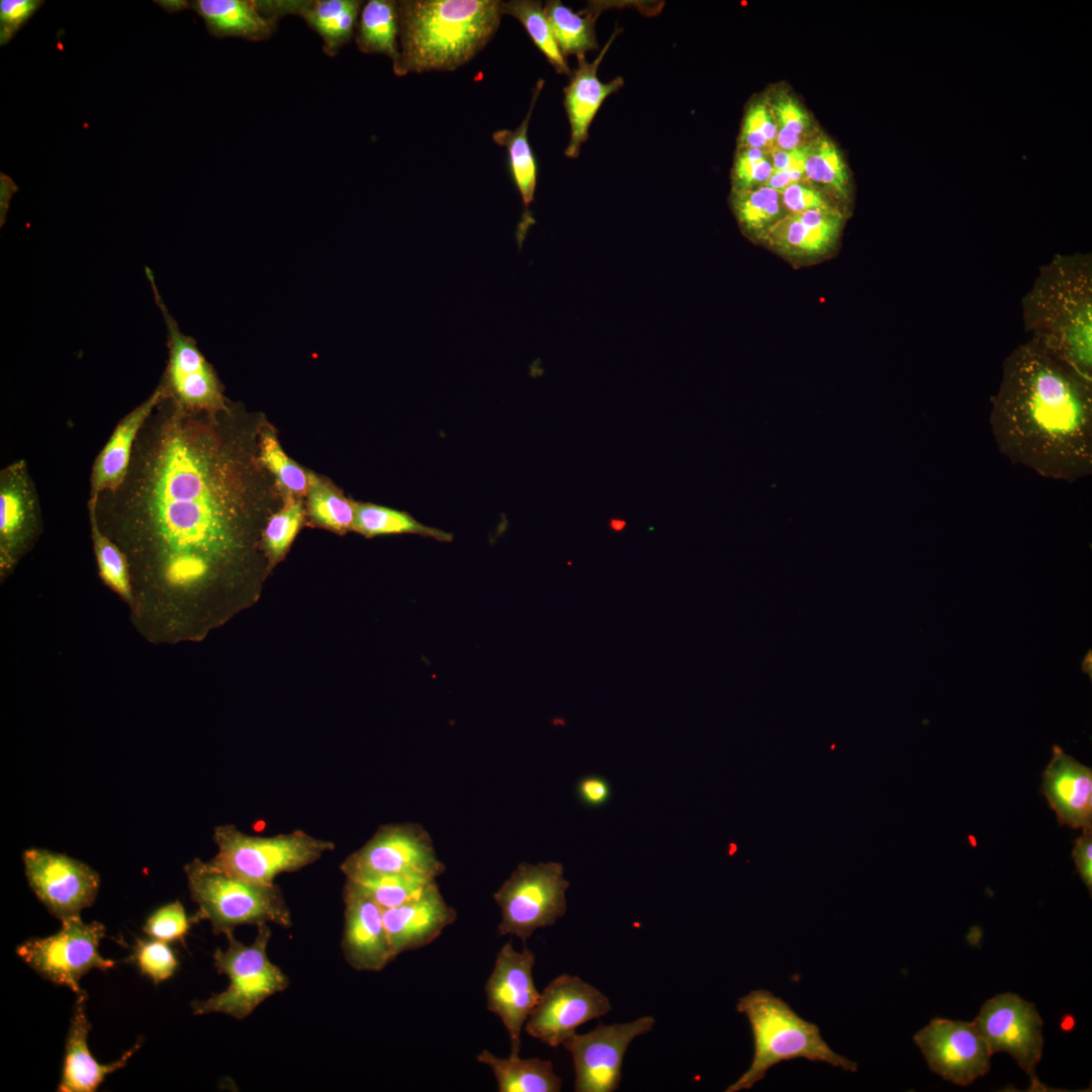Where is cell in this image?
I'll return each instance as SVG.
<instances>
[{
    "label": "cell",
    "instance_id": "1",
    "mask_svg": "<svg viewBox=\"0 0 1092 1092\" xmlns=\"http://www.w3.org/2000/svg\"><path fill=\"white\" fill-rule=\"evenodd\" d=\"M218 414L164 397L138 435L121 485L88 502L127 560L130 622L152 644L187 634L188 610L226 577L243 546L247 489Z\"/></svg>",
    "mask_w": 1092,
    "mask_h": 1092
},
{
    "label": "cell",
    "instance_id": "2",
    "mask_svg": "<svg viewBox=\"0 0 1092 1092\" xmlns=\"http://www.w3.org/2000/svg\"><path fill=\"white\" fill-rule=\"evenodd\" d=\"M991 401L992 435L1011 463L1068 483L1091 474V380L1029 338L1005 358Z\"/></svg>",
    "mask_w": 1092,
    "mask_h": 1092
},
{
    "label": "cell",
    "instance_id": "3",
    "mask_svg": "<svg viewBox=\"0 0 1092 1092\" xmlns=\"http://www.w3.org/2000/svg\"><path fill=\"white\" fill-rule=\"evenodd\" d=\"M1024 330L1043 349L1092 381V256L1055 255L1021 298Z\"/></svg>",
    "mask_w": 1092,
    "mask_h": 1092
},
{
    "label": "cell",
    "instance_id": "4",
    "mask_svg": "<svg viewBox=\"0 0 1092 1092\" xmlns=\"http://www.w3.org/2000/svg\"><path fill=\"white\" fill-rule=\"evenodd\" d=\"M499 0L397 1V76L453 71L479 53L495 34L503 16Z\"/></svg>",
    "mask_w": 1092,
    "mask_h": 1092
},
{
    "label": "cell",
    "instance_id": "5",
    "mask_svg": "<svg viewBox=\"0 0 1092 1092\" xmlns=\"http://www.w3.org/2000/svg\"><path fill=\"white\" fill-rule=\"evenodd\" d=\"M736 1009L750 1024L753 1057L749 1068L725 1092L751 1089L766 1072L784 1061L803 1058L855 1072V1062L835 1053L819 1027L798 1015L782 998L767 990H753L738 999Z\"/></svg>",
    "mask_w": 1092,
    "mask_h": 1092
},
{
    "label": "cell",
    "instance_id": "6",
    "mask_svg": "<svg viewBox=\"0 0 1092 1092\" xmlns=\"http://www.w3.org/2000/svg\"><path fill=\"white\" fill-rule=\"evenodd\" d=\"M184 870L190 896L198 906L194 918L208 920L215 935H228L244 924L291 925L288 907L276 885L245 882L198 858Z\"/></svg>",
    "mask_w": 1092,
    "mask_h": 1092
},
{
    "label": "cell",
    "instance_id": "7",
    "mask_svg": "<svg viewBox=\"0 0 1092 1092\" xmlns=\"http://www.w3.org/2000/svg\"><path fill=\"white\" fill-rule=\"evenodd\" d=\"M213 837L218 851L208 863L259 886H273L278 875L309 866L334 848L333 842L300 830L260 837L246 834L234 825H222L214 829Z\"/></svg>",
    "mask_w": 1092,
    "mask_h": 1092
},
{
    "label": "cell",
    "instance_id": "8",
    "mask_svg": "<svg viewBox=\"0 0 1092 1092\" xmlns=\"http://www.w3.org/2000/svg\"><path fill=\"white\" fill-rule=\"evenodd\" d=\"M270 934L267 924L258 925L257 936L250 945L237 940L234 932L225 935L228 948L217 947L213 961L216 971L228 976L229 987L207 999L193 1001V1014L222 1013L244 1019L267 998L288 987L287 976L268 958Z\"/></svg>",
    "mask_w": 1092,
    "mask_h": 1092
},
{
    "label": "cell",
    "instance_id": "9",
    "mask_svg": "<svg viewBox=\"0 0 1092 1092\" xmlns=\"http://www.w3.org/2000/svg\"><path fill=\"white\" fill-rule=\"evenodd\" d=\"M568 888L560 862L519 863L492 896L500 909L499 935L525 942L537 929L555 924L566 913Z\"/></svg>",
    "mask_w": 1092,
    "mask_h": 1092
},
{
    "label": "cell",
    "instance_id": "10",
    "mask_svg": "<svg viewBox=\"0 0 1092 1092\" xmlns=\"http://www.w3.org/2000/svg\"><path fill=\"white\" fill-rule=\"evenodd\" d=\"M61 929L48 937L32 938L16 947L18 957L44 979L82 992L79 982L92 969L106 971L115 962L103 958L98 946L105 935L100 922L85 923L80 915L61 920Z\"/></svg>",
    "mask_w": 1092,
    "mask_h": 1092
},
{
    "label": "cell",
    "instance_id": "11",
    "mask_svg": "<svg viewBox=\"0 0 1092 1092\" xmlns=\"http://www.w3.org/2000/svg\"><path fill=\"white\" fill-rule=\"evenodd\" d=\"M146 274L167 329L169 358L161 381L165 396L191 413L226 412L222 387L213 368L195 341L181 332L170 314L149 268H146Z\"/></svg>",
    "mask_w": 1092,
    "mask_h": 1092
},
{
    "label": "cell",
    "instance_id": "12",
    "mask_svg": "<svg viewBox=\"0 0 1092 1092\" xmlns=\"http://www.w3.org/2000/svg\"><path fill=\"white\" fill-rule=\"evenodd\" d=\"M346 878L366 875H405L436 880L445 872L429 833L419 824L380 826L374 835L341 864Z\"/></svg>",
    "mask_w": 1092,
    "mask_h": 1092
},
{
    "label": "cell",
    "instance_id": "13",
    "mask_svg": "<svg viewBox=\"0 0 1092 1092\" xmlns=\"http://www.w3.org/2000/svg\"><path fill=\"white\" fill-rule=\"evenodd\" d=\"M651 1015L625 1023H599L585 1033L574 1032L562 1043L571 1055L575 1092H614L619 1088L625 1053L634 1038L650 1032Z\"/></svg>",
    "mask_w": 1092,
    "mask_h": 1092
},
{
    "label": "cell",
    "instance_id": "14",
    "mask_svg": "<svg viewBox=\"0 0 1092 1092\" xmlns=\"http://www.w3.org/2000/svg\"><path fill=\"white\" fill-rule=\"evenodd\" d=\"M974 1024L992 1054L1006 1052L1028 1075L1032 1091H1044L1036 1077L1043 1049L1042 1019L1033 1003L1003 993L987 1000Z\"/></svg>",
    "mask_w": 1092,
    "mask_h": 1092
},
{
    "label": "cell",
    "instance_id": "15",
    "mask_svg": "<svg viewBox=\"0 0 1092 1092\" xmlns=\"http://www.w3.org/2000/svg\"><path fill=\"white\" fill-rule=\"evenodd\" d=\"M609 998L577 976L562 974L540 993L526 1023V1032L557 1048L583 1023L608 1014Z\"/></svg>",
    "mask_w": 1092,
    "mask_h": 1092
},
{
    "label": "cell",
    "instance_id": "16",
    "mask_svg": "<svg viewBox=\"0 0 1092 1092\" xmlns=\"http://www.w3.org/2000/svg\"><path fill=\"white\" fill-rule=\"evenodd\" d=\"M23 863L35 896L60 920L80 915L97 896L99 875L78 859L35 847L23 852Z\"/></svg>",
    "mask_w": 1092,
    "mask_h": 1092
},
{
    "label": "cell",
    "instance_id": "17",
    "mask_svg": "<svg viewBox=\"0 0 1092 1092\" xmlns=\"http://www.w3.org/2000/svg\"><path fill=\"white\" fill-rule=\"evenodd\" d=\"M41 516L26 462L17 460L0 472V581L13 573L41 533Z\"/></svg>",
    "mask_w": 1092,
    "mask_h": 1092
},
{
    "label": "cell",
    "instance_id": "18",
    "mask_svg": "<svg viewBox=\"0 0 1092 1092\" xmlns=\"http://www.w3.org/2000/svg\"><path fill=\"white\" fill-rule=\"evenodd\" d=\"M913 1040L930 1070L953 1084L970 1085L990 1070L993 1054L974 1022L936 1017Z\"/></svg>",
    "mask_w": 1092,
    "mask_h": 1092
},
{
    "label": "cell",
    "instance_id": "19",
    "mask_svg": "<svg viewBox=\"0 0 1092 1092\" xmlns=\"http://www.w3.org/2000/svg\"><path fill=\"white\" fill-rule=\"evenodd\" d=\"M535 953L527 947L518 951L512 941L498 950L484 985L487 1009L499 1017L510 1042V1056H519L521 1032L538 1002L540 992L533 980Z\"/></svg>",
    "mask_w": 1092,
    "mask_h": 1092
},
{
    "label": "cell",
    "instance_id": "20",
    "mask_svg": "<svg viewBox=\"0 0 1092 1092\" xmlns=\"http://www.w3.org/2000/svg\"><path fill=\"white\" fill-rule=\"evenodd\" d=\"M344 904L345 960L357 971L383 970L395 958L390 950L382 909L349 881L344 888Z\"/></svg>",
    "mask_w": 1092,
    "mask_h": 1092
},
{
    "label": "cell",
    "instance_id": "21",
    "mask_svg": "<svg viewBox=\"0 0 1092 1092\" xmlns=\"http://www.w3.org/2000/svg\"><path fill=\"white\" fill-rule=\"evenodd\" d=\"M382 916L391 953L396 958L430 944L455 922L457 914L434 882L408 902L382 910Z\"/></svg>",
    "mask_w": 1092,
    "mask_h": 1092
},
{
    "label": "cell",
    "instance_id": "22",
    "mask_svg": "<svg viewBox=\"0 0 1092 1092\" xmlns=\"http://www.w3.org/2000/svg\"><path fill=\"white\" fill-rule=\"evenodd\" d=\"M1040 793L1060 824L1092 829V769L1053 746V757L1042 772Z\"/></svg>",
    "mask_w": 1092,
    "mask_h": 1092
},
{
    "label": "cell",
    "instance_id": "23",
    "mask_svg": "<svg viewBox=\"0 0 1092 1092\" xmlns=\"http://www.w3.org/2000/svg\"><path fill=\"white\" fill-rule=\"evenodd\" d=\"M621 31V28L615 29L593 62L588 63L585 56L576 57L577 68L563 89L564 107L570 124V139L564 152L567 158L578 157L581 146L588 138V128L603 102L624 85V79L620 76L607 83L598 77L602 60Z\"/></svg>",
    "mask_w": 1092,
    "mask_h": 1092
},
{
    "label": "cell",
    "instance_id": "24",
    "mask_svg": "<svg viewBox=\"0 0 1092 1092\" xmlns=\"http://www.w3.org/2000/svg\"><path fill=\"white\" fill-rule=\"evenodd\" d=\"M164 396V388L160 383L145 401L119 421L93 463L88 502H95L100 493L114 491L121 485L138 435Z\"/></svg>",
    "mask_w": 1092,
    "mask_h": 1092
},
{
    "label": "cell",
    "instance_id": "25",
    "mask_svg": "<svg viewBox=\"0 0 1092 1092\" xmlns=\"http://www.w3.org/2000/svg\"><path fill=\"white\" fill-rule=\"evenodd\" d=\"M86 999L84 991L77 994L66 1040L63 1073L58 1087V1091L61 1092L95 1091L106 1075L123 1068L141 1045L139 1041L113 1063L108 1065L98 1063L89 1052L87 1044L91 1024L86 1013Z\"/></svg>",
    "mask_w": 1092,
    "mask_h": 1092
},
{
    "label": "cell",
    "instance_id": "26",
    "mask_svg": "<svg viewBox=\"0 0 1092 1092\" xmlns=\"http://www.w3.org/2000/svg\"><path fill=\"white\" fill-rule=\"evenodd\" d=\"M265 8L277 19L288 13L302 17L322 37L325 54L333 57L355 36L362 1H265Z\"/></svg>",
    "mask_w": 1092,
    "mask_h": 1092
},
{
    "label": "cell",
    "instance_id": "27",
    "mask_svg": "<svg viewBox=\"0 0 1092 1092\" xmlns=\"http://www.w3.org/2000/svg\"><path fill=\"white\" fill-rule=\"evenodd\" d=\"M842 215L835 208L790 213L764 233V239L779 251L795 256L825 252L835 241Z\"/></svg>",
    "mask_w": 1092,
    "mask_h": 1092
},
{
    "label": "cell",
    "instance_id": "28",
    "mask_svg": "<svg viewBox=\"0 0 1092 1092\" xmlns=\"http://www.w3.org/2000/svg\"><path fill=\"white\" fill-rule=\"evenodd\" d=\"M185 8L196 12L203 19L208 32L215 37L232 36L258 41L271 36L276 28L277 19L267 16L259 1L194 0L185 1Z\"/></svg>",
    "mask_w": 1092,
    "mask_h": 1092
},
{
    "label": "cell",
    "instance_id": "29",
    "mask_svg": "<svg viewBox=\"0 0 1092 1092\" xmlns=\"http://www.w3.org/2000/svg\"><path fill=\"white\" fill-rule=\"evenodd\" d=\"M543 86L544 80L539 79L533 90L529 110L516 129H498L492 133L494 143L507 149L509 172L513 183L521 195L525 209L523 218L518 226V242L520 246L528 228L534 221L531 217L529 208L534 201L538 167L535 155L529 143L528 128L531 115Z\"/></svg>",
    "mask_w": 1092,
    "mask_h": 1092
},
{
    "label": "cell",
    "instance_id": "30",
    "mask_svg": "<svg viewBox=\"0 0 1092 1092\" xmlns=\"http://www.w3.org/2000/svg\"><path fill=\"white\" fill-rule=\"evenodd\" d=\"M476 1061L490 1068L499 1092H559L562 1087L561 1077L547 1060L521 1059L519 1056L498 1058L483 1049Z\"/></svg>",
    "mask_w": 1092,
    "mask_h": 1092
},
{
    "label": "cell",
    "instance_id": "31",
    "mask_svg": "<svg viewBox=\"0 0 1092 1092\" xmlns=\"http://www.w3.org/2000/svg\"><path fill=\"white\" fill-rule=\"evenodd\" d=\"M399 17L397 1L369 0L362 5L355 41L364 54L387 56L395 65L399 58Z\"/></svg>",
    "mask_w": 1092,
    "mask_h": 1092
},
{
    "label": "cell",
    "instance_id": "32",
    "mask_svg": "<svg viewBox=\"0 0 1092 1092\" xmlns=\"http://www.w3.org/2000/svg\"><path fill=\"white\" fill-rule=\"evenodd\" d=\"M353 530L367 538L402 534L439 542H451L454 538L449 532L420 523L406 512L368 503H356Z\"/></svg>",
    "mask_w": 1092,
    "mask_h": 1092
},
{
    "label": "cell",
    "instance_id": "33",
    "mask_svg": "<svg viewBox=\"0 0 1092 1092\" xmlns=\"http://www.w3.org/2000/svg\"><path fill=\"white\" fill-rule=\"evenodd\" d=\"M557 46L567 56H585L587 51L598 49L595 21L599 8L586 12H574L559 0H550L543 6Z\"/></svg>",
    "mask_w": 1092,
    "mask_h": 1092
},
{
    "label": "cell",
    "instance_id": "34",
    "mask_svg": "<svg viewBox=\"0 0 1092 1092\" xmlns=\"http://www.w3.org/2000/svg\"><path fill=\"white\" fill-rule=\"evenodd\" d=\"M500 9L503 15L509 14L523 24L534 44L558 74L571 76L567 61L557 46L541 2L535 0L502 1Z\"/></svg>",
    "mask_w": 1092,
    "mask_h": 1092
},
{
    "label": "cell",
    "instance_id": "35",
    "mask_svg": "<svg viewBox=\"0 0 1092 1092\" xmlns=\"http://www.w3.org/2000/svg\"><path fill=\"white\" fill-rule=\"evenodd\" d=\"M306 493L308 513L314 522L342 534L353 530L355 502L311 474Z\"/></svg>",
    "mask_w": 1092,
    "mask_h": 1092
},
{
    "label": "cell",
    "instance_id": "36",
    "mask_svg": "<svg viewBox=\"0 0 1092 1092\" xmlns=\"http://www.w3.org/2000/svg\"><path fill=\"white\" fill-rule=\"evenodd\" d=\"M91 539L98 573L103 583L127 606L132 601L128 563L121 550L104 535L89 514Z\"/></svg>",
    "mask_w": 1092,
    "mask_h": 1092
},
{
    "label": "cell",
    "instance_id": "37",
    "mask_svg": "<svg viewBox=\"0 0 1092 1092\" xmlns=\"http://www.w3.org/2000/svg\"><path fill=\"white\" fill-rule=\"evenodd\" d=\"M382 910L399 906L418 897L436 880L405 875H366L347 878Z\"/></svg>",
    "mask_w": 1092,
    "mask_h": 1092
},
{
    "label": "cell",
    "instance_id": "38",
    "mask_svg": "<svg viewBox=\"0 0 1092 1092\" xmlns=\"http://www.w3.org/2000/svg\"><path fill=\"white\" fill-rule=\"evenodd\" d=\"M781 193L768 186L733 190L731 202L734 213L747 232L764 233L780 219Z\"/></svg>",
    "mask_w": 1092,
    "mask_h": 1092
},
{
    "label": "cell",
    "instance_id": "39",
    "mask_svg": "<svg viewBox=\"0 0 1092 1092\" xmlns=\"http://www.w3.org/2000/svg\"><path fill=\"white\" fill-rule=\"evenodd\" d=\"M804 172L809 180L824 184L842 196L846 195V166L830 140L822 138L809 145Z\"/></svg>",
    "mask_w": 1092,
    "mask_h": 1092
},
{
    "label": "cell",
    "instance_id": "40",
    "mask_svg": "<svg viewBox=\"0 0 1092 1092\" xmlns=\"http://www.w3.org/2000/svg\"><path fill=\"white\" fill-rule=\"evenodd\" d=\"M260 456L264 465L289 495L299 496L307 492L309 474L285 454L272 433L262 436Z\"/></svg>",
    "mask_w": 1092,
    "mask_h": 1092
},
{
    "label": "cell",
    "instance_id": "41",
    "mask_svg": "<svg viewBox=\"0 0 1092 1092\" xmlns=\"http://www.w3.org/2000/svg\"><path fill=\"white\" fill-rule=\"evenodd\" d=\"M769 109L777 125L775 148L792 150L801 146V135L810 127L806 110L786 93L777 94Z\"/></svg>",
    "mask_w": 1092,
    "mask_h": 1092
},
{
    "label": "cell",
    "instance_id": "42",
    "mask_svg": "<svg viewBox=\"0 0 1092 1092\" xmlns=\"http://www.w3.org/2000/svg\"><path fill=\"white\" fill-rule=\"evenodd\" d=\"M302 521V504L289 495L284 507L269 520L265 530V546L272 561L278 560L287 551Z\"/></svg>",
    "mask_w": 1092,
    "mask_h": 1092
},
{
    "label": "cell",
    "instance_id": "43",
    "mask_svg": "<svg viewBox=\"0 0 1092 1092\" xmlns=\"http://www.w3.org/2000/svg\"><path fill=\"white\" fill-rule=\"evenodd\" d=\"M142 975L148 976L155 984L169 979L178 968L175 952L159 939H139L131 957Z\"/></svg>",
    "mask_w": 1092,
    "mask_h": 1092
},
{
    "label": "cell",
    "instance_id": "44",
    "mask_svg": "<svg viewBox=\"0 0 1092 1092\" xmlns=\"http://www.w3.org/2000/svg\"><path fill=\"white\" fill-rule=\"evenodd\" d=\"M777 125L765 103H752L744 116L738 143L739 149L754 148L759 150L775 146Z\"/></svg>",
    "mask_w": 1092,
    "mask_h": 1092
},
{
    "label": "cell",
    "instance_id": "45",
    "mask_svg": "<svg viewBox=\"0 0 1092 1092\" xmlns=\"http://www.w3.org/2000/svg\"><path fill=\"white\" fill-rule=\"evenodd\" d=\"M143 929L150 937L167 943L183 941L190 929V919L183 905L175 901L154 911Z\"/></svg>",
    "mask_w": 1092,
    "mask_h": 1092
},
{
    "label": "cell",
    "instance_id": "46",
    "mask_svg": "<svg viewBox=\"0 0 1092 1092\" xmlns=\"http://www.w3.org/2000/svg\"><path fill=\"white\" fill-rule=\"evenodd\" d=\"M772 171V163L764 151L742 148L737 153L733 165V190L753 189L761 183L765 184Z\"/></svg>",
    "mask_w": 1092,
    "mask_h": 1092
},
{
    "label": "cell",
    "instance_id": "47",
    "mask_svg": "<svg viewBox=\"0 0 1092 1092\" xmlns=\"http://www.w3.org/2000/svg\"><path fill=\"white\" fill-rule=\"evenodd\" d=\"M43 3L41 0H1L0 44L8 43Z\"/></svg>",
    "mask_w": 1092,
    "mask_h": 1092
},
{
    "label": "cell",
    "instance_id": "48",
    "mask_svg": "<svg viewBox=\"0 0 1092 1092\" xmlns=\"http://www.w3.org/2000/svg\"><path fill=\"white\" fill-rule=\"evenodd\" d=\"M784 205L791 213L832 208L822 194L800 183H794L781 192Z\"/></svg>",
    "mask_w": 1092,
    "mask_h": 1092
},
{
    "label": "cell",
    "instance_id": "49",
    "mask_svg": "<svg viewBox=\"0 0 1092 1092\" xmlns=\"http://www.w3.org/2000/svg\"><path fill=\"white\" fill-rule=\"evenodd\" d=\"M576 793L580 802L585 806L600 807L610 800L611 786L603 777L586 776L579 780Z\"/></svg>",
    "mask_w": 1092,
    "mask_h": 1092
},
{
    "label": "cell",
    "instance_id": "50",
    "mask_svg": "<svg viewBox=\"0 0 1092 1092\" xmlns=\"http://www.w3.org/2000/svg\"><path fill=\"white\" fill-rule=\"evenodd\" d=\"M1082 835L1075 840L1072 857L1076 870L1086 886L1092 892V829L1082 830Z\"/></svg>",
    "mask_w": 1092,
    "mask_h": 1092
},
{
    "label": "cell",
    "instance_id": "51",
    "mask_svg": "<svg viewBox=\"0 0 1092 1092\" xmlns=\"http://www.w3.org/2000/svg\"><path fill=\"white\" fill-rule=\"evenodd\" d=\"M771 163L775 171L785 169H803L809 152V145H801L792 150L775 148Z\"/></svg>",
    "mask_w": 1092,
    "mask_h": 1092
},
{
    "label": "cell",
    "instance_id": "52",
    "mask_svg": "<svg viewBox=\"0 0 1092 1092\" xmlns=\"http://www.w3.org/2000/svg\"><path fill=\"white\" fill-rule=\"evenodd\" d=\"M803 176H805V172L803 169H785L778 171L774 170L770 177L766 181L765 186H768L781 193L788 186L794 183H799Z\"/></svg>",
    "mask_w": 1092,
    "mask_h": 1092
},
{
    "label": "cell",
    "instance_id": "53",
    "mask_svg": "<svg viewBox=\"0 0 1092 1092\" xmlns=\"http://www.w3.org/2000/svg\"><path fill=\"white\" fill-rule=\"evenodd\" d=\"M626 526V521L621 518H612L609 521V528L615 533L623 532Z\"/></svg>",
    "mask_w": 1092,
    "mask_h": 1092
}]
</instances>
